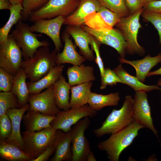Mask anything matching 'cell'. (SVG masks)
Returning <instances> with one entry per match:
<instances>
[{"instance_id": "603a6c76", "label": "cell", "mask_w": 161, "mask_h": 161, "mask_svg": "<svg viewBox=\"0 0 161 161\" xmlns=\"http://www.w3.org/2000/svg\"><path fill=\"white\" fill-rule=\"evenodd\" d=\"M64 66H56L45 76L38 80L27 83L30 94L39 93L44 89L54 85L62 75Z\"/></svg>"}, {"instance_id": "ac0fdd59", "label": "cell", "mask_w": 161, "mask_h": 161, "mask_svg": "<svg viewBox=\"0 0 161 161\" xmlns=\"http://www.w3.org/2000/svg\"><path fill=\"white\" fill-rule=\"evenodd\" d=\"M74 39L75 45L78 47L80 53L86 60L94 61L95 58L93 50L90 49L89 34L81 27L67 26L65 30Z\"/></svg>"}, {"instance_id": "44dd1931", "label": "cell", "mask_w": 161, "mask_h": 161, "mask_svg": "<svg viewBox=\"0 0 161 161\" xmlns=\"http://www.w3.org/2000/svg\"><path fill=\"white\" fill-rule=\"evenodd\" d=\"M55 117L46 115L39 112L29 109L22 118L25 131H37L52 127L51 123Z\"/></svg>"}, {"instance_id": "d590c367", "label": "cell", "mask_w": 161, "mask_h": 161, "mask_svg": "<svg viewBox=\"0 0 161 161\" xmlns=\"http://www.w3.org/2000/svg\"><path fill=\"white\" fill-rule=\"evenodd\" d=\"M141 16L145 21L150 22L156 29L161 45V13L143 12Z\"/></svg>"}, {"instance_id": "9a60e30c", "label": "cell", "mask_w": 161, "mask_h": 161, "mask_svg": "<svg viewBox=\"0 0 161 161\" xmlns=\"http://www.w3.org/2000/svg\"><path fill=\"white\" fill-rule=\"evenodd\" d=\"M101 6L97 0H80L75 10L66 17L64 24L81 27L84 25L86 17L89 15L97 11Z\"/></svg>"}, {"instance_id": "6da1fadb", "label": "cell", "mask_w": 161, "mask_h": 161, "mask_svg": "<svg viewBox=\"0 0 161 161\" xmlns=\"http://www.w3.org/2000/svg\"><path fill=\"white\" fill-rule=\"evenodd\" d=\"M145 127L134 120L126 128L111 134L106 140L99 142L97 147L99 150L106 151L110 161H118L122 152L131 144L139 131Z\"/></svg>"}, {"instance_id": "e575fe53", "label": "cell", "mask_w": 161, "mask_h": 161, "mask_svg": "<svg viewBox=\"0 0 161 161\" xmlns=\"http://www.w3.org/2000/svg\"><path fill=\"white\" fill-rule=\"evenodd\" d=\"M14 75L0 67V91L9 92L12 87Z\"/></svg>"}, {"instance_id": "3957f363", "label": "cell", "mask_w": 161, "mask_h": 161, "mask_svg": "<svg viewBox=\"0 0 161 161\" xmlns=\"http://www.w3.org/2000/svg\"><path fill=\"white\" fill-rule=\"evenodd\" d=\"M134 99L127 95L121 108L113 109L99 128L94 130V134L100 137L106 134H112L124 129L134 120L132 116Z\"/></svg>"}, {"instance_id": "b9f144b4", "label": "cell", "mask_w": 161, "mask_h": 161, "mask_svg": "<svg viewBox=\"0 0 161 161\" xmlns=\"http://www.w3.org/2000/svg\"><path fill=\"white\" fill-rule=\"evenodd\" d=\"M12 5L7 0H0V10H10Z\"/></svg>"}, {"instance_id": "83f0119b", "label": "cell", "mask_w": 161, "mask_h": 161, "mask_svg": "<svg viewBox=\"0 0 161 161\" xmlns=\"http://www.w3.org/2000/svg\"><path fill=\"white\" fill-rule=\"evenodd\" d=\"M0 156L8 161H31L29 156L17 146L0 140Z\"/></svg>"}, {"instance_id": "bcb514c9", "label": "cell", "mask_w": 161, "mask_h": 161, "mask_svg": "<svg viewBox=\"0 0 161 161\" xmlns=\"http://www.w3.org/2000/svg\"><path fill=\"white\" fill-rule=\"evenodd\" d=\"M157 85L158 86H160L161 87V78L157 82ZM160 90L161 91V87L160 88Z\"/></svg>"}, {"instance_id": "f546056e", "label": "cell", "mask_w": 161, "mask_h": 161, "mask_svg": "<svg viewBox=\"0 0 161 161\" xmlns=\"http://www.w3.org/2000/svg\"><path fill=\"white\" fill-rule=\"evenodd\" d=\"M23 10V7L21 4L12 5L10 10L9 19L5 25L0 28V44L7 40L12 27L14 25H16L21 20V12Z\"/></svg>"}, {"instance_id": "5b68a950", "label": "cell", "mask_w": 161, "mask_h": 161, "mask_svg": "<svg viewBox=\"0 0 161 161\" xmlns=\"http://www.w3.org/2000/svg\"><path fill=\"white\" fill-rule=\"evenodd\" d=\"M142 12V9L133 14L121 18L115 25L126 42V53L128 54H137L142 56L145 53L144 49L139 44L137 40L139 30L142 27L139 20Z\"/></svg>"}, {"instance_id": "8d00e7d4", "label": "cell", "mask_w": 161, "mask_h": 161, "mask_svg": "<svg viewBox=\"0 0 161 161\" xmlns=\"http://www.w3.org/2000/svg\"><path fill=\"white\" fill-rule=\"evenodd\" d=\"M89 38L90 45L91 49L94 51L95 54V61L99 67L100 76L102 77L104 74L105 68L100 52V47L101 44L94 37L90 34Z\"/></svg>"}, {"instance_id": "ab89813d", "label": "cell", "mask_w": 161, "mask_h": 161, "mask_svg": "<svg viewBox=\"0 0 161 161\" xmlns=\"http://www.w3.org/2000/svg\"><path fill=\"white\" fill-rule=\"evenodd\" d=\"M143 12L161 13V0H153L145 3Z\"/></svg>"}, {"instance_id": "8fae6325", "label": "cell", "mask_w": 161, "mask_h": 161, "mask_svg": "<svg viewBox=\"0 0 161 161\" xmlns=\"http://www.w3.org/2000/svg\"><path fill=\"white\" fill-rule=\"evenodd\" d=\"M81 27L101 44L112 47L117 51L120 58H125L127 44L122 34L118 29L113 28L110 29L97 30L91 28L85 25Z\"/></svg>"}, {"instance_id": "484cf974", "label": "cell", "mask_w": 161, "mask_h": 161, "mask_svg": "<svg viewBox=\"0 0 161 161\" xmlns=\"http://www.w3.org/2000/svg\"><path fill=\"white\" fill-rule=\"evenodd\" d=\"M123 82L131 87L135 92L143 91L146 92L155 90H160L158 85H147L140 82L135 77L130 75L121 64L113 70Z\"/></svg>"}, {"instance_id": "5bb4252c", "label": "cell", "mask_w": 161, "mask_h": 161, "mask_svg": "<svg viewBox=\"0 0 161 161\" xmlns=\"http://www.w3.org/2000/svg\"><path fill=\"white\" fill-rule=\"evenodd\" d=\"M132 116L134 120L151 130L158 137V132L153 123L146 92H136L134 97Z\"/></svg>"}, {"instance_id": "74e56055", "label": "cell", "mask_w": 161, "mask_h": 161, "mask_svg": "<svg viewBox=\"0 0 161 161\" xmlns=\"http://www.w3.org/2000/svg\"><path fill=\"white\" fill-rule=\"evenodd\" d=\"M12 130L11 120L6 114L0 116V140H6Z\"/></svg>"}, {"instance_id": "2e32d148", "label": "cell", "mask_w": 161, "mask_h": 161, "mask_svg": "<svg viewBox=\"0 0 161 161\" xmlns=\"http://www.w3.org/2000/svg\"><path fill=\"white\" fill-rule=\"evenodd\" d=\"M29 108V104H27L21 108L9 109L6 113L11 120L12 130L10 135L4 140L17 146L23 151L24 143L20 132L21 123L24 113Z\"/></svg>"}, {"instance_id": "ffe728a7", "label": "cell", "mask_w": 161, "mask_h": 161, "mask_svg": "<svg viewBox=\"0 0 161 161\" xmlns=\"http://www.w3.org/2000/svg\"><path fill=\"white\" fill-rule=\"evenodd\" d=\"M55 141V150L50 161H72V152L71 146V136L70 131L64 132L57 130Z\"/></svg>"}, {"instance_id": "d6a6232c", "label": "cell", "mask_w": 161, "mask_h": 161, "mask_svg": "<svg viewBox=\"0 0 161 161\" xmlns=\"http://www.w3.org/2000/svg\"><path fill=\"white\" fill-rule=\"evenodd\" d=\"M49 0H24L22 5L24 10L21 12V20L26 21L30 14L45 5Z\"/></svg>"}, {"instance_id": "7bdbcfd3", "label": "cell", "mask_w": 161, "mask_h": 161, "mask_svg": "<svg viewBox=\"0 0 161 161\" xmlns=\"http://www.w3.org/2000/svg\"><path fill=\"white\" fill-rule=\"evenodd\" d=\"M158 75H161V67L155 71L150 72L148 74L147 77H149L151 76Z\"/></svg>"}, {"instance_id": "30bf717a", "label": "cell", "mask_w": 161, "mask_h": 161, "mask_svg": "<svg viewBox=\"0 0 161 161\" xmlns=\"http://www.w3.org/2000/svg\"><path fill=\"white\" fill-rule=\"evenodd\" d=\"M22 53L12 33L0 44V67L14 75L21 68Z\"/></svg>"}, {"instance_id": "1f68e13d", "label": "cell", "mask_w": 161, "mask_h": 161, "mask_svg": "<svg viewBox=\"0 0 161 161\" xmlns=\"http://www.w3.org/2000/svg\"><path fill=\"white\" fill-rule=\"evenodd\" d=\"M19 108L16 96L11 91L0 92V116L5 114L7 110Z\"/></svg>"}, {"instance_id": "836d02e7", "label": "cell", "mask_w": 161, "mask_h": 161, "mask_svg": "<svg viewBox=\"0 0 161 161\" xmlns=\"http://www.w3.org/2000/svg\"><path fill=\"white\" fill-rule=\"evenodd\" d=\"M100 80V88L101 90L106 88L108 85L112 86L118 83H123L116 73L109 68L105 69L103 75L101 77Z\"/></svg>"}, {"instance_id": "e0dca14e", "label": "cell", "mask_w": 161, "mask_h": 161, "mask_svg": "<svg viewBox=\"0 0 161 161\" xmlns=\"http://www.w3.org/2000/svg\"><path fill=\"white\" fill-rule=\"evenodd\" d=\"M70 35L65 31L62 35V39L64 43L63 51L58 53L56 57L57 66L68 63L73 65H80L86 60L77 51L75 45L73 44Z\"/></svg>"}, {"instance_id": "c3c4849f", "label": "cell", "mask_w": 161, "mask_h": 161, "mask_svg": "<svg viewBox=\"0 0 161 161\" xmlns=\"http://www.w3.org/2000/svg\"></svg>"}, {"instance_id": "60d3db41", "label": "cell", "mask_w": 161, "mask_h": 161, "mask_svg": "<svg viewBox=\"0 0 161 161\" xmlns=\"http://www.w3.org/2000/svg\"><path fill=\"white\" fill-rule=\"evenodd\" d=\"M55 141L53 144L51 145L37 158L32 161H47L50 157L55 152Z\"/></svg>"}, {"instance_id": "ee69618b", "label": "cell", "mask_w": 161, "mask_h": 161, "mask_svg": "<svg viewBox=\"0 0 161 161\" xmlns=\"http://www.w3.org/2000/svg\"><path fill=\"white\" fill-rule=\"evenodd\" d=\"M96 161L97 160L95 157L93 153L91 151L88 156L87 161Z\"/></svg>"}, {"instance_id": "d6986e66", "label": "cell", "mask_w": 161, "mask_h": 161, "mask_svg": "<svg viewBox=\"0 0 161 161\" xmlns=\"http://www.w3.org/2000/svg\"><path fill=\"white\" fill-rule=\"evenodd\" d=\"M119 60L121 63L128 64L134 67L136 72L135 77L143 83L151 69L161 63V52L154 57H151L149 54L139 60L131 61L120 58H119Z\"/></svg>"}, {"instance_id": "4316f807", "label": "cell", "mask_w": 161, "mask_h": 161, "mask_svg": "<svg viewBox=\"0 0 161 161\" xmlns=\"http://www.w3.org/2000/svg\"><path fill=\"white\" fill-rule=\"evenodd\" d=\"M92 85V82H90L71 86V108L80 107L88 103Z\"/></svg>"}, {"instance_id": "cb8c5ba5", "label": "cell", "mask_w": 161, "mask_h": 161, "mask_svg": "<svg viewBox=\"0 0 161 161\" xmlns=\"http://www.w3.org/2000/svg\"><path fill=\"white\" fill-rule=\"evenodd\" d=\"M27 75L22 69L14 76L13 84L11 92L17 97L19 108L27 104L30 95L26 79Z\"/></svg>"}, {"instance_id": "277c9868", "label": "cell", "mask_w": 161, "mask_h": 161, "mask_svg": "<svg viewBox=\"0 0 161 161\" xmlns=\"http://www.w3.org/2000/svg\"><path fill=\"white\" fill-rule=\"evenodd\" d=\"M57 132V130L50 127L37 131H25L22 133L24 151L30 158L31 161L54 143Z\"/></svg>"}, {"instance_id": "f6af8a7d", "label": "cell", "mask_w": 161, "mask_h": 161, "mask_svg": "<svg viewBox=\"0 0 161 161\" xmlns=\"http://www.w3.org/2000/svg\"><path fill=\"white\" fill-rule=\"evenodd\" d=\"M11 4H19L22 5L24 0H7Z\"/></svg>"}, {"instance_id": "7a4b0ae2", "label": "cell", "mask_w": 161, "mask_h": 161, "mask_svg": "<svg viewBox=\"0 0 161 161\" xmlns=\"http://www.w3.org/2000/svg\"><path fill=\"white\" fill-rule=\"evenodd\" d=\"M58 53L55 49L50 52L49 46H43L37 50L33 57L23 61L21 68L30 81L38 80L57 65Z\"/></svg>"}, {"instance_id": "f35d334b", "label": "cell", "mask_w": 161, "mask_h": 161, "mask_svg": "<svg viewBox=\"0 0 161 161\" xmlns=\"http://www.w3.org/2000/svg\"><path fill=\"white\" fill-rule=\"evenodd\" d=\"M125 3L130 15L142 9L146 3L143 0H125Z\"/></svg>"}, {"instance_id": "7402d4cb", "label": "cell", "mask_w": 161, "mask_h": 161, "mask_svg": "<svg viewBox=\"0 0 161 161\" xmlns=\"http://www.w3.org/2000/svg\"><path fill=\"white\" fill-rule=\"evenodd\" d=\"M94 70L93 66H85L83 64L69 67L66 73L68 83L71 86H75L94 81L96 79Z\"/></svg>"}, {"instance_id": "d4e9b609", "label": "cell", "mask_w": 161, "mask_h": 161, "mask_svg": "<svg viewBox=\"0 0 161 161\" xmlns=\"http://www.w3.org/2000/svg\"><path fill=\"white\" fill-rule=\"evenodd\" d=\"M71 86L62 75L54 85V96L60 110L66 111L71 108L69 94Z\"/></svg>"}, {"instance_id": "7dc6e473", "label": "cell", "mask_w": 161, "mask_h": 161, "mask_svg": "<svg viewBox=\"0 0 161 161\" xmlns=\"http://www.w3.org/2000/svg\"><path fill=\"white\" fill-rule=\"evenodd\" d=\"M145 3L149 2L153 0H143Z\"/></svg>"}, {"instance_id": "8992f818", "label": "cell", "mask_w": 161, "mask_h": 161, "mask_svg": "<svg viewBox=\"0 0 161 161\" xmlns=\"http://www.w3.org/2000/svg\"><path fill=\"white\" fill-rule=\"evenodd\" d=\"M29 27L27 24L20 20L11 33L22 50L24 60L33 57L39 48L49 45L47 41H40L37 38L38 35L31 32Z\"/></svg>"}, {"instance_id": "9c48e42d", "label": "cell", "mask_w": 161, "mask_h": 161, "mask_svg": "<svg viewBox=\"0 0 161 161\" xmlns=\"http://www.w3.org/2000/svg\"><path fill=\"white\" fill-rule=\"evenodd\" d=\"M97 114V111L86 104L67 110L60 111L51 122L50 125L56 130L60 129L66 133L70 131L72 125L82 118L86 117L92 118Z\"/></svg>"}, {"instance_id": "7c38bea8", "label": "cell", "mask_w": 161, "mask_h": 161, "mask_svg": "<svg viewBox=\"0 0 161 161\" xmlns=\"http://www.w3.org/2000/svg\"><path fill=\"white\" fill-rule=\"evenodd\" d=\"M54 85L42 92L30 94L28 100L29 110L48 116H55L61 111L57 105L54 96Z\"/></svg>"}, {"instance_id": "ba28073f", "label": "cell", "mask_w": 161, "mask_h": 161, "mask_svg": "<svg viewBox=\"0 0 161 161\" xmlns=\"http://www.w3.org/2000/svg\"><path fill=\"white\" fill-rule=\"evenodd\" d=\"M90 123L89 117H85L75 124L70 131L72 144V161H87L88 156L91 151L89 141L84 133Z\"/></svg>"}, {"instance_id": "4dcf8cb0", "label": "cell", "mask_w": 161, "mask_h": 161, "mask_svg": "<svg viewBox=\"0 0 161 161\" xmlns=\"http://www.w3.org/2000/svg\"><path fill=\"white\" fill-rule=\"evenodd\" d=\"M101 5L118 14L121 18L127 17L130 13L125 0H97Z\"/></svg>"}, {"instance_id": "f1b7e54d", "label": "cell", "mask_w": 161, "mask_h": 161, "mask_svg": "<svg viewBox=\"0 0 161 161\" xmlns=\"http://www.w3.org/2000/svg\"><path fill=\"white\" fill-rule=\"evenodd\" d=\"M120 99L118 92L104 95L92 92L88 104L93 109L97 111L106 106H117Z\"/></svg>"}, {"instance_id": "52a82bcc", "label": "cell", "mask_w": 161, "mask_h": 161, "mask_svg": "<svg viewBox=\"0 0 161 161\" xmlns=\"http://www.w3.org/2000/svg\"><path fill=\"white\" fill-rule=\"evenodd\" d=\"M80 0H49L40 9L32 13L29 21L34 22L41 19H50L59 16L65 17L77 9Z\"/></svg>"}, {"instance_id": "4fadbf2b", "label": "cell", "mask_w": 161, "mask_h": 161, "mask_svg": "<svg viewBox=\"0 0 161 161\" xmlns=\"http://www.w3.org/2000/svg\"><path fill=\"white\" fill-rule=\"evenodd\" d=\"M66 17L59 16L50 19H41L34 22L30 26V31L47 35L52 40L55 49L59 53L62 47L60 36L61 27L64 24Z\"/></svg>"}]
</instances>
